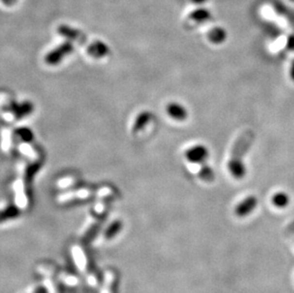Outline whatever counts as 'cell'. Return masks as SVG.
I'll use <instances>...</instances> for the list:
<instances>
[{"label": "cell", "mask_w": 294, "mask_h": 293, "mask_svg": "<svg viewBox=\"0 0 294 293\" xmlns=\"http://www.w3.org/2000/svg\"><path fill=\"white\" fill-rule=\"evenodd\" d=\"M199 176L201 179H203L206 182H212L214 180V170L210 166L205 165L202 167V169L199 172Z\"/></svg>", "instance_id": "cell-8"}, {"label": "cell", "mask_w": 294, "mask_h": 293, "mask_svg": "<svg viewBox=\"0 0 294 293\" xmlns=\"http://www.w3.org/2000/svg\"><path fill=\"white\" fill-rule=\"evenodd\" d=\"M0 1H1L3 4L7 5V6H12V5L15 4L17 0H0Z\"/></svg>", "instance_id": "cell-9"}, {"label": "cell", "mask_w": 294, "mask_h": 293, "mask_svg": "<svg viewBox=\"0 0 294 293\" xmlns=\"http://www.w3.org/2000/svg\"><path fill=\"white\" fill-rule=\"evenodd\" d=\"M290 196L286 192H277L272 196V204L279 209H284L290 204Z\"/></svg>", "instance_id": "cell-5"}, {"label": "cell", "mask_w": 294, "mask_h": 293, "mask_svg": "<svg viewBox=\"0 0 294 293\" xmlns=\"http://www.w3.org/2000/svg\"><path fill=\"white\" fill-rule=\"evenodd\" d=\"M291 1H292V2H294V0H291Z\"/></svg>", "instance_id": "cell-13"}, {"label": "cell", "mask_w": 294, "mask_h": 293, "mask_svg": "<svg viewBox=\"0 0 294 293\" xmlns=\"http://www.w3.org/2000/svg\"><path fill=\"white\" fill-rule=\"evenodd\" d=\"M226 37H227V32L221 28H214L209 33V39L214 44H219L224 42Z\"/></svg>", "instance_id": "cell-6"}, {"label": "cell", "mask_w": 294, "mask_h": 293, "mask_svg": "<svg viewBox=\"0 0 294 293\" xmlns=\"http://www.w3.org/2000/svg\"><path fill=\"white\" fill-rule=\"evenodd\" d=\"M257 204L258 200L255 196H248L236 206L234 213L238 217H247L256 209Z\"/></svg>", "instance_id": "cell-2"}, {"label": "cell", "mask_w": 294, "mask_h": 293, "mask_svg": "<svg viewBox=\"0 0 294 293\" xmlns=\"http://www.w3.org/2000/svg\"><path fill=\"white\" fill-rule=\"evenodd\" d=\"M202 1H204V0H194V2H202Z\"/></svg>", "instance_id": "cell-12"}, {"label": "cell", "mask_w": 294, "mask_h": 293, "mask_svg": "<svg viewBox=\"0 0 294 293\" xmlns=\"http://www.w3.org/2000/svg\"><path fill=\"white\" fill-rule=\"evenodd\" d=\"M210 16L211 15H210L209 11L204 10V9H199L190 14L189 19L194 20L196 22H203V21L208 20L210 18Z\"/></svg>", "instance_id": "cell-7"}, {"label": "cell", "mask_w": 294, "mask_h": 293, "mask_svg": "<svg viewBox=\"0 0 294 293\" xmlns=\"http://www.w3.org/2000/svg\"><path fill=\"white\" fill-rule=\"evenodd\" d=\"M186 157L191 163H203L209 157V151L203 145H196L187 150Z\"/></svg>", "instance_id": "cell-3"}, {"label": "cell", "mask_w": 294, "mask_h": 293, "mask_svg": "<svg viewBox=\"0 0 294 293\" xmlns=\"http://www.w3.org/2000/svg\"><path fill=\"white\" fill-rule=\"evenodd\" d=\"M292 76H293V77H294V67H293V70H292Z\"/></svg>", "instance_id": "cell-11"}, {"label": "cell", "mask_w": 294, "mask_h": 293, "mask_svg": "<svg viewBox=\"0 0 294 293\" xmlns=\"http://www.w3.org/2000/svg\"><path fill=\"white\" fill-rule=\"evenodd\" d=\"M168 113L170 117L176 119V120H185L187 118V109L180 104L177 103H171L168 106Z\"/></svg>", "instance_id": "cell-4"}, {"label": "cell", "mask_w": 294, "mask_h": 293, "mask_svg": "<svg viewBox=\"0 0 294 293\" xmlns=\"http://www.w3.org/2000/svg\"><path fill=\"white\" fill-rule=\"evenodd\" d=\"M253 140L254 133L248 130L242 133L234 143L228 167L230 172L235 179H242L246 174V167L243 158L250 148Z\"/></svg>", "instance_id": "cell-1"}, {"label": "cell", "mask_w": 294, "mask_h": 293, "mask_svg": "<svg viewBox=\"0 0 294 293\" xmlns=\"http://www.w3.org/2000/svg\"><path fill=\"white\" fill-rule=\"evenodd\" d=\"M288 47L290 49H294V38H291L288 42Z\"/></svg>", "instance_id": "cell-10"}]
</instances>
